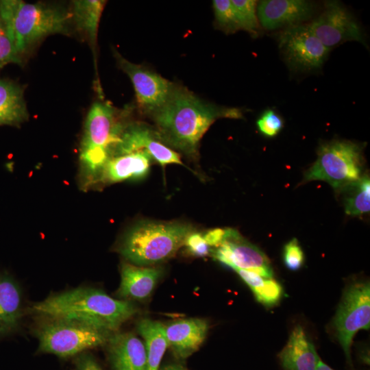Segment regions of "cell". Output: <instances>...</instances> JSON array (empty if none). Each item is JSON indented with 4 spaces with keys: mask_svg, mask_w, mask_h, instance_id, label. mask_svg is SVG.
<instances>
[{
    "mask_svg": "<svg viewBox=\"0 0 370 370\" xmlns=\"http://www.w3.org/2000/svg\"><path fill=\"white\" fill-rule=\"evenodd\" d=\"M307 25L329 50L347 41L363 42L360 26L352 14L336 1L326 2L322 13Z\"/></svg>",
    "mask_w": 370,
    "mask_h": 370,
    "instance_id": "8fae6325",
    "label": "cell"
},
{
    "mask_svg": "<svg viewBox=\"0 0 370 370\" xmlns=\"http://www.w3.org/2000/svg\"><path fill=\"white\" fill-rule=\"evenodd\" d=\"M317 370H334L330 367L323 362L321 360L319 362Z\"/></svg>",
    "mask_w": 370,
    "mask_h": 370,
    "instance_id": "e575fe53",
    "label": "cell"
},
{
    "mask_svg": "<svg viewBox=\"0 0 370 370\" xmlns=\"http://www.w3.org/2000/svg\"><path fill=\"white\" fill-rule=\"evenodd\" d=\"M333 325L336 336L349 361L351 347L355 334L370 326V285L356 282L345 291L335 314Z\"/></svg>",
    "mask_w": 370,
    "mask_h": 370,
    "instance_id": "ba28073f",
    "label": "cell"
},
{
    "mask_svg": "<svg viewBox=\"0 0 370 370\" xmlns=\"http://www.w3.org/2000/svg\"><path fill=\"white\" fill-rule=\"evenodd\" d=\"M161 274V269L157 267L123 262L121 267V282L116 295L125 299H146L153 292Z\"/></svg>",
    "mask_w": 370,
    "mask_h": 370,
    "instance_id": "e0dca14e",
    "label": "cell"
},
{
    "mask_svg": "<svg viewBox=\"0 0 370 370\" xmlns=\"http://www.w3.org/2000/svg\"><path fill=\"white\" fill-rule=\"evenodd\" d=\"M19 55L4 29L0 34V68L8 63H21Z\"/></svg>",
    "mask_w": 370,
    "mask_h": 370,
    "instance_id": "f546056e",
    "label": "cell"
},
{
    "mask_svg": "<svg viewBox=\"0 0 370 370\" xmlns=\"http://www.w3.org/2000/svg\"><path fill=\"white\" fill-rule=\"evenodd\" d=\"M126 123L108 102L92 104L86 117L79 153L86 182L99 178Z\"/></svg>",
    "mask_w": 370,
    "mask_h": 370,
    "instance_id": "277c9868",
    "label": "cell"
},
{
    "mask_svg": "<svg viewBox=\"0 0 370 370\" xmlns=\"http://www.w3.org/2000/svg\"><path fill=\"white\" fill-rule=\"evenodd\" d=\"M3 30H4L3 27H1V25H0V34L3 32Z\"/></svg>",
    "mask_w": 370,
    "mask_h": 370,
    "instance_id": "d590c367",
    "label": "cell"
},
{
    "mask_svg": "<svg viewBox=\"0 0 370 370\" xmlns=\"http://www.w3.org/2000/svg\"><path fill=\"white\" fill-rule=\"evenodd\" d=\"M0 17L4 29L21 54L41 38L64 32L71 15L40 3L1 0Z\"/></svg>",
    "mask_w": 370,
    "mask_h": 370,
    "instance_id": "5b68a950",
    "label": "cell"
},
{
    "mask_svg": "<svg viewBox=\"0 0 370 370\" xmlns=\"http://www.w3.org/2000/svg\"><path fill=\"white\" fill-rule=\"evenodd\" d=\"M208 329V323L204 319L188 318L170 322L164 325L168 347L177 357L186 358L200 347Z\"/></svg>",
    "mask_w": 370,
    "mask_h": 370,
    "instance_id": "9a60e30c",
    "label": "cell"
},
{
    "mask_svg": "<svg viewBox=\"0 0 370 370\" xmlns=\"http://www.w3.org/2000/svg\"><path fill=\"white\" fill-rule=\"evenodd\" d=\"M193 231L184 223L142 221L125 232L117 251L133 264L153 265L173 257Z\"/></svg>",
    "mask_w": 370,
    "mask_h": 370,
    "instance_id": "3957f363",
    "label": "cell"
},
{
    "mask_svg": "<svg viewBox=\"0 0 370 370\" xmlns=\"http://www.w3.org/2000/svg\"><path fill=\"white\" fill-rule=\"evenodd\" d=\"M242 117L241 109L204 101L179 85H175L164 105L150 116L166 145L194 160L198 157L201 139L216 120Z\"/></svg>",
    "mask_w": 370,
    "mask_h": 370,
    "instance_id": "6da1fadb",
    "label": "cell"
},
{
    "mask_svg": "<svg viewBox=\"0 0 370 370\" xmlns=\"http://www.w3.org/2000/svg\"><path fill=\"white\" fill-rule=\"evenodd\" d=\"M212 5L216 24L219 29L227 34L240 29L231 1L214 0Z\"/></svg>",
    "mask_w": 370,
    "mask_h": 370,
    "instance_id": "4316f807",
    "label": "cell"
},
{
    "mask_svg": "<svg viewBox=\"0 0 370 370\" xmlns=\"http://www.w3.org/2000/svg\"><path fill=\"white\" fill-rule=\"evenodd\" d=\"M24 314L23 294L18 283L10 275L0 274V337L14 332Z\"/></svg>",
    "mask_w": 370,
    "mask_h": 370,
    "instance_id": "d6986e66",
    "label": "cell"
},
{
    "mask_svg": "<svg viewBox=\"0 0 370 370\" xmlns=\"http://www.w3.org/2000/svg\"><path fill=\"white\" fill-rule=\"evenodd\" d=\"M234 270L248 285L258 301L267 306H273L280 301L282 288L273 278H266L248 270Z\"/></svg>",
    "mask_w": 370,
    "mask_h": 370,
    "instance_id": "603a6c76",
    "label": "cell"
},
{
    "mask_svg": "<svg viewBox=\"0 0 370 370\" xmlns=\"http://www.w3.org/2000/svg\"><path fill=\"white\" fill-rule=\"evenodd\" d=\"M138 151L147 152L162 166L169 164L183 165L180 154L161 140L154 127L143 123H127L111 157Z\"/></svg>",
    "mask_w": 370,
    "mask_h": 370,
    "instance_id": "4fadbf2b",
    "label": "cell"
},
{
    "mask_svg": "<svg viewBox=\"0 0 370 370\" xmlns=\"http://www.w3.org/2000/svg\"><path fill=\"white\" fill-rule=\"evenodd\" d=\"M278 41L286 62L300 70L320 68L329 51L307 25L288 27L280 33Z\"/></svg>",
    "mask_w": 370,
    "mask_h": 370,
    "instance_id": "30bf717a",
    "label": "cell"
},
{
    "mask_svg": "<svg viewBox=\"0 0 370 370\" xmlns=\"http://www.w3.org/2000/svg\"><path fill=\"white\" fill-rule=\"evenodd\" d=\"M105 1H75L74 16L78 27L86 32L91 44L95 45L97 39L99 19Z\"/></svg>",
    "mask_w": 370,
    "mask_h": 370,
    "instance_id": "cb8c5ba5",
    "label": "cell"
},
{
    "mask_svg": "<svg viewBox=\"0 0 370 370\" xmlns=\"http://www.w3.org/2000/svg\"><path fill=\"white\" fill-rule=\"evenodd\" d=\"M313 10L312 3L304 0H264L257 5L258 20L267 29L299 25Z\"/></svg>",
    "mask_w": 370,
    "mask_h": 370,
    "instance_id": "5bb4252c",
    "label": "cell"
},
{
    "mask_svg": "<svg viewBox=\"0 0 370 370\" xmlns=\"http://www.w3.org/2000/svg\"><path fill=\"white\" fill-rule=\"evenodd\" d=\"M278 357L284 370H317L320 360L300 325L294 328Z\"/></svg>",
    "mask_w": 370,
    "mask_h": 370,
    "instance_id": "ac0fdd59",
    "label": "cell"
},
{
    "mask_svg": "<svg viewBox=\"0 0 370 370\" xmlns=\"http://www.w3.org/2000/svg\"><path fill=\"white\" fill-rule=\"evenodd\" d=\"M114 56L132 82L140 111L150 117L164 105L175 84L142 65L130 62L117 51Z\"/></svg>",
    "mask_w": 370,
    "mask_h": 370,
    "instance_id": "9c48e42d",
    "label": "cell"
},
{
    "mask_svg": "<svg viewBox=\"0 0 370 370\" xmlns=\"http://www.w3.org/2000/svg\"><path fill=\"white\" fill-rule=\"evenodd\" d=\"M41 318L35 330L38 351L61 358L76 356L106 345L112 334L74 321Z\"/></svg>",
    "mask_w": 370,
    "mask_h": 370,
    "instance_id": "8992f818",
    "label": "cell"
},
{
    "mask_svg": "<svg viewBox=\"0 0 370 370\" xmlns=\"http://www.w3.org/2000/svg\"><path fill=\"white\" fill-rule=\"evenodd\" d=\"M344 204L345 212L352 216H360L370 210V180L368 175L361 176L347 186Z\"/></svg>",
    "mask_w": 370,
    "mask_h": 370,
    "instance_id": "d4e9b609",
    "label": "cell"
},
{
    "mask_svg": "<svg viewBox=\"0 0 370 370\" xmlns=\"http://www.w3.org/2000/svg\"><path fill=\"white\" fill-rule=\"evenodd\" d=\"M27 119L23 90L18 85L0 79V125H18Z\"/></svg>",
    "mask_w": 370,
    "mask_h": 370,
    "instance_id": "7402d4cb",
    "label": "cell"
},
{
    "mask_svg": "<svg viewBox=\"0 0 370 370\" xmlns=\"http://www.w3.org/2000/svg\"><path fill=\"white\" fill-rule=\"evenodd\" d=\"M106 345L109 360L114 370H146L145 345L134 334L112 333Z\"/></svg>",
    "mask_w": 370,
    "mask_h": 370,
    "instance_id": "2e32d148",
    "label": "cell"
},
{
    "mask_svg": "<svg viewBox=\"0 0 370 370\" xmlns=\"http://www.w3.org/2000/svg\"><path fill=\"white\" fill-rule=\"evenodd\" d=\"M362 147L348 140H332L322 144L317 159L304 173V181L322 180L334 190H341L362 175Z\"/></svg>",
    "mask_w": 370,
    "mask_h": 370,
    "instance_id": "52a82bcc",
    "label": "cell"
},
{
    "mask_svg": "<svg viewBox=\"0 0 370 370\" xmlns=\"http://www.w3.org/2000/svg\"><path fill=\"white\" fill-rule=\"evenodd\" d=\"M136 328L145 345L146 370H159L162 358L168 347L164 325L158 321L143 319L137 323Z\"/></svg>",
    "mask_w": 370,
    "mask_h": 370,
    "instance_id": "44dd1931",
    "label": "cell"
},
{
    "mask_svg": "<svg viewBox=\"0 0 370 370\" xmlns=\"http://www.w3.org/2000/svg\"><path fill=\"white\" fill-rule=\"evenodd\" d=\"M213 256L233 269L254 271L266 278L273 277L267 256L234 229H225L224 240L214 249Z\"/></svg>",
    "mask_w": 370,
    "mask_h": 370,
    "instance_id": "7c38bea8",
    "label": "cell"
},
{
    "mask_svg": "<svg viewBox=\"0 0 370 370\" xmlns=\"http://www.w3.org/2000/svg\"><path fill=\"white\" fill-rule=\"evenodd\" d=\"M160 370H188L185 367L179 363H171L164 365Z\"/></svg>",
    "mask_w": 370,
    "mask_h": 370,
    "instance_id": "836d02e7",
    "label": "cell"
},
{
    "mask_svg": "<svg viewBox=\"0 0 370 370\" xmlns=\"http://www.w3.org/2000/svg\"><path fill=\"white\" fill-rule=\"evenodd\" d=\"M138 311L129 301L85 286L52 294L31 308L39 317L74 321L110 333L117 332Z\"/></svg>",
    "mask_w": 370,
    "mask_h": 370,
    "instance_id": "7a4b0ae2",
    "label": "cell"
},
{
    "mask_svg": "<svg viewBox=\"0 0 370 370\" xmlns=\"http://www.w3.org/2000/svg\"><path fill=\"white\" fill-rule=\"evenodd\" d=\"M184 245L192 255L197 257L206 256L211 250L203 234L194 231L186 237Z\"/></svg>",
    "mask_w": 370,
    "mask_h": 370,
    "instance_id": "4dcf8cb0",
    "label": "cell"
},
{
    "mask_svg": "<svg viewBox=\"0 0 370 370\" xmlns=\"http://www.w3.org/2000/svg\"><path fill=\"white\" fill-rule=\"evenodd\" d=\"M76 370H103L93 356L86 352L76 356Z\"/></svg>",
    "mask_w": 370,
    "mask_h": 370,
    "instance_id": "1f68e13d",
    "label": "cell"
},
{
    "mask_svg": "<svg viewBox=\"0 0 370 370\" xmlns=\"http://www.w3.org/2000/svg\"><path fill=\"white\" fill-rule=\"evenodd\" d=\"M304 256L296 238L286 244L284 249V262L291 271H297L303 265Z\"/></svg>",
    "mask_w": 370,
    "mask_h": 370,
    "instance_id": "f1b7e54d",
    "label": "cell"
},
{
    "mask_svg": "<svg viewBox=\"0 0 370 370\" xmlns=\"http://www.w3.org/2000/svg\"><path fill=\"white\" fill-rule=\"evenodd\" d=\"M225 229L215 228L207 231L203 234L208 245L211 247H217L224 240Z\"/></svg>",
    "mask_w": 370,
    "mask_h": 370,
    "instance_id": "d6a6232c",
    "label": "cell"
},
{
    "mask_svg": "<svg viewBox=\"0 0 370 370\" xmlns=\"http://www.w3.org/2000/svg\"><path fill=\"white\" fill-rule=\"evenodd\" d=\"M237 23L240 29H243L256 36L260 29L257 14L256 1L232 0L231 1Z\"/></svg>",
    "mask_w": 370,
    "mask_h": 370,
    "instance_id": "484cf974",
    "label": "cell"
},
{
    "mask_svg": "<svg viewBox=\"0 0 370 370\" xmlns=\"http://www.w3.org/2000/svg\"><path fill=\"white\" fill-rule=\"evenodd\" d=\"M258 130L264 135L272 137L277 135L283 127V121L273 110H265L257 121Z\"/></svg>",
    "mask_w": 370,
    "mask_h": 370,
    "instance_id": "83f0119b",
    "label": "cell"
},
{
    "mask_svg": "<svg viewBox=\"0 0 370 370\" xmlns=\"http://www.w3.org/2000/svg\"><path fill=\"white\" fill-rule=\"evenodd\" d=\"M151 158L144 151L111 157L105 164L99 179L106 183L140 179L149 172Z\"/></svg>",
    "mask_w": 370,
    "mask_h": 370,
    "instance_id": "ffe728a7",
    "label": "cell"
}]
</instances>
